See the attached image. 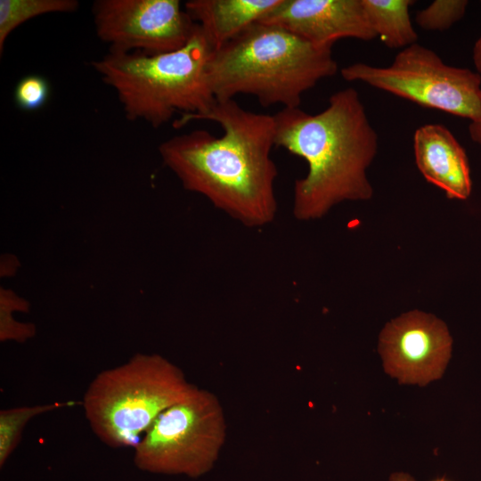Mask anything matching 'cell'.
<instances>
[{"mask_svg":"<svg viewBox=\"0 0 481 481\" xmlns=\"http://www.w3.org/2000/svg\"><path fill=\"white\" fill-rule=\"evenodd\" d=\"M192 120H209L221 136L194 130L173 136L159 146L163 163L187 191L208 199L217 209L249 228L268 225L276 217L274 183L277 167L273 116L243 109L234 100H216L204 114H182V127Z\"/></svg>","mask_w":481,"mask_h":481,"instance_id":"cell-1","label":"cell"},{"mask_svg":"<svg viewBox=\"0 0 481 481\" xmlns=\"http://www.w3.org/2000/svg\"><path fill=\"white\" fill-rule=\"evenodd\" d=\"M275 146L304 159L306 175L296 180L292 213L298 221L323 217L344 201H363L373 189L367 169L378 151V135L353 87L330 95L318 114L282 108L274 116Z\"/></svg>","mask_w":481,"mask_h":481,"instance_id":"cell-2","label":"cell"},{"mask_svg":"<svg viewBox=\"0 0 481 481\" xmlns=\"http://www.w3.org/2000/svg\"><path fill=\"white\" fill-rule=\"evenodd\" d=\"M331 48L256 22L214 50L208 63L210 89L219 101L250 94L264 107H299L304 93L337 73Z\"/></svg>","mask_w":481,"mask_h":481,"instance_id":"cell-3","label":"cell"},{"mask_svg":"<svg viewBox=\"0 0 481 481\" xmlns=\"http://www.w3.org/2000/svg\"><path fill=\"white\" fill-rule=\"evenodd\" d=\"M214 52L197 24L187 44L164 53H112L91 66L110 86L130 120L159 127L175 113L200 115L216 102L208 78Z\"/></svg>","mask_w":481,"mask_h":481,"instance_id":"cell-4","label":"cell"},{"mask_svg":"<svg viewBox=\"0 0 481 481\" xmlns=\"http://www.w3.org/2000/svg\"><path fill=\"white\" fill-rule=\"evenodd\" d=\"M195 388L181 369L164 356L139 353L98 373L81 405L102 442L114 448H135L162 412Z\"/></svg>","mask_w":481,"mask_h":481,"instance_id":"cell-5","label":"cell"},{"mask_svg":"<svg viewBox=\"0 0 481 481\" xmlns=\"http://www.w3.org/2000/svg\"><path fill=\"white\" fill-rule=\"evenodd\" d=\"M226 436L223 408L211 392L196 388L162 412L135 449L143 470L199 477L216 462Z\"/></svg>","mask_w":481,"mask_h":481,"instance_id":"cell-6","label":"cell"},{"mask_svg":"<svg viewBox=\"0 0 481 481\" xmlns=\"http://www.w3.org/2000/svg\"><path fill=\"white\" fill-rule=\"evenodd\" d=\"M346 81H361L420 106L471 121L481 119V76L445 64L434 51L419 44L402 49L387 67L363 62L340 70Z\"/></svg>","mask_w":481,"mask_h":481,"instance_id":"cell-7","label":"cell"},{"mask_svg":"<svg viewBox=\"0 0 481 481\" xmlns=\"http://www.w3.org/2000/svg\"><path fill=\"white\" fill-rule=\"evenodd\" d=\"M92 10L96 34L112 53L176 51L197 26L178 0H97Z\"/></svg>","mask_w":481,"mask_h":481,"instance_id":"cell-8","label":"cell"},{"mask_svg":"<svg viewBox=\"0 0 481 481\" xmlns=\"http://www.w3.org/2000/svg\"><path fill=\"white\" fill-rule=\"evenodd\" d=\"M452 338L435 315L414 310L388 322L379 338L384 370L400 384L425 386L442 377Z\"/></svg>","mask_w":481,"mask_h":481,"instance_id":"cell-9","label":"cell"},{"mask_svg":"<svg viewBox=\"0 0 481 481\" xmlns=\"http://www.w3.org/2000/svg\"><path fill=\"white\" fill-rule=\"evenodd\" d=\"M258 22L279 26L316 45L332 46L341 38L377 37L362 0H281Z\"/></svg>","mask_w":481,"mask_h":481,"instance_id":"cell-10","label":"cell"},{"mask_svg":"<svg viewBox=\"0 0 481 481\" xmlns=\"http://www.w3.org/2000/svg\"><path fill=\"white\" fill-rule=\"evenodd\" d=\"M418 169L424 178L443 190L449 199L466 200L472 182L464 148L441 124L420 126L413 135Z\"/></svg>","mask_w":481,"mask_h":481,"instance_id":"cell-11","label":"cell"},{"mask_svg":"<svg viewBox=\"0 0 481 481\" xmlns=\"http://www.w3.org/2000/svg\"><path fill=\"white\" fill-rule=\"evenodd\" d=\"M281 1L190 0L184 4V10L217 50L258 22Z\"/></svg>","mask_w":481,"mask_h":481,"instance_id":"cell-12","label":"cell"},{"mask_svg":"<svg viewBox=\"0 0 481 481\" xmlns=\"http://www.w3.org/2000/svg\"><path fill=\"white\" fill-rule=\"evenodd\" d=\"M413 3L412 0H362L370 26L387 47L404 49L417 43L418 35L409 14V7Z\"/></svg>","mask_w":481,"mask_h":481,"instance_id":"cell-13","label":"cell"},{"mask_svg":"<svg viewBox=\"0 0 481 481\" xmlns=\"http://www.w3.org/2000/svg\"><path fill=\"white\" fill-rule=\"evenodd\" d=\"M77 0H0V53L9 35L22 23L47 13L77 10Z\"/></svg>","mask_w":481,"mask_h":481,"instance_id":"cell-14","label":"cell"},{"mask_svg":"<svg viewBox=\"0 0 481 481\" xmlns=\"http://www.w3.org/2000/svg\"><path fill=\"white\" fill-rule=\"evenodd\" d=\"M81 404V402H55L33 406H20L0 412V464L6 461L20 442L22 431L34 417L48 412Z\"/></svg>","mask_w":481,"mask_h":481,"instance_id":"cell-15","label":"cell"},{"mask_svg":"<svg viewBox=\"0 0 481 481\" xmlns=\"http://www.w3.org/2000/svg\"><path fill=\"white\" fill-rule=\"evenodd\" d=\"M29 304L11 289L0 291V340L26 342L34 337L36 328L31 323L17 322L12 316L14 311L28 312Z\"/></svg>","mask_w":481,"mask_h":481,"instance_id":"cell-16","label":"cell"},{"mask_svg":"<svg viewBox=\"0 0 481 481\" xmlns=\"http://www.w3.org/2000/svg\"><path fill=\"white\" fill-rule=\"evenodd\" d=\"M468 4L467 0H436L418 11L415 20L423 29L443 31L462 19Z\"/></svg>","mask_w":481,"mask_h":481,"instance_id":"cell-17","label":"cell"},{"mask_svg":"<svg viewBox=\"0 0 481 481\" xmlns=\"http://www.w3.org/2000/svg\"><path fill=\"white\" fill-rule=\"evenodd\" d=\"M50 86L47 80L36 74L23 77L14 89V100L17 106L26 111H34L42 108L48 100Z\"/></svg>","mask_w":481,"mask_h":481,"instance_id":"cell-18","label":"cell"},{"mask_svg":"<svg viewBox=\"0 0 481 481\" xmlns=\"http://www.w3.org/2000/svg\"><path fill=\"white\" fill-rule=\"evenodd\" d=\"M469 133L471 140L481 147V119L470 122Z\"/></svg>","mask_w":481,"mask_h":481,"instance_id":"cell-19","label":"cell"},{"mask_svg":"<svg viewBox=\"0 0 481 481\" xmlns=\"http://www.w3.org/2000/svg\"><path fill=\"white\" fill-rule=\"evenodd\" d=\"M473 61L477 69V73L481 76V37L477 39L475 44L473 50Z\"/></svg>","mask_w":481,"mask_h":481,"instance_id":"cell-20","label":"cell"},{"mask_svg":"<svg viewBox=\"0 0 481 481\" xmlns=\"http://www.w3.org/2000/svg\"><path fill=\"white\" fill-rule=\"evenodd\" d=\"M389 481H415V479L408 473L395 472L391 474Z\"/></svg>","mask_w":481,"mask_h":481,"instance_id":"cell-21","label":"cell"},{"mask_svg":"<svg viewBox=\"0 0 481 481\" xmlns=\"http://www.w3.org/2000/svg\"><path fill=\"white\" fill-rule=\"evenodd\" d=\"M431 481H451V480H449V479H447L445 477H436V478H435V479H433Z\"/></svg>","mask_w":481,"mask_h":481,"instance_id":"cell-22","label":"cell"}]
</instances>
